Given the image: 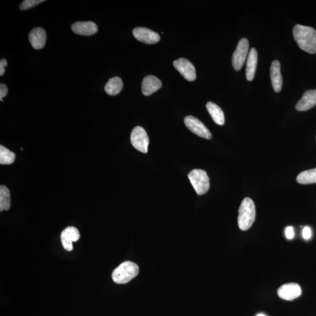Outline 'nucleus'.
Masks as SVG:
<instances>
[{
    "mask_svg": "<svg viewBox=\"0 0 316 316\" xmlns=\"http://www.w3.org/2000/svg\"><path fill=\"white\" fill-rule=\"evenodd\" d=\"M294 39L299 47L311 54L316 53V32L314 28L297 24L293 30Z\"/></svg>",
    "mask_w": 316,
    "mask_h": 316,
    "instance_id": "1",
    "label": "nucleus"
},
{
    "mask_svg": "<svg viewBox=\"0 0 316 316\" xmlns=\"http://www.w3.org/2000/svg\"><path fill=\"white\" fill-rule=\"evenodd\" d=\"M255 206L253 200L249 197L245 198L238 210V224L240 230H249L255 221Z\"/></svg>",
    "mask_w": 316,
    "mask_h": 316,
    "instance_id": "2",
    "label": "nucleus"
},
{
    "mask_svg": "<svg viewBox=\"0 0 316 316\" xmlns=\"http://www.w3.org/2000/svg\"><path fill=\"white\" fill-rule=\"evenodd\" d=\"M139 266L131 261H126L114 269L112 279L117 284L128 283L133 279L137 277L139 274Z\"/></svg>",
    "mask_w": 316,
    "mask_h": 316,
    "instance_id": "3",
    "label": "nucleus"
},
{
    "mask_svg": "<svg viewBox=\"0 0 316 316\" xmlns=\"http://www.w3.org/2000/svg\"><path fill=\"white\" fill-rule=\"evenodd\" d=\"M188 178L196 193L203 195L210 189V179L205 170L194 169L189 173Z\"/></svg>",
    "mask_w": 316,
    "mask_h": 316,
    "instance_id": "4",
    "label": "nucleus"
},
{
    "mask_svg": "<svg viewBox=\"0 0 316 316\" xmlns=\"http://www.w3.org/2000/svg\"><path fill=\"white\" fill-rule=\"evenodd\" d=\"M131 142L132 146L136 150L142 153H148V145L150 143L146 131L141 126H136L133 129L131 134Z\"/></svg>",
    "mask_w": 316,
    "mask_h": 316,
    "instance_id": "5",
    "label": "nucleus"
},
{
    "mask_svg": "<svg viewBox=\"0 0 316 316\" xmlns=\"http://www.w3.org/2000/svg\"><path fill=\"white\" fill-rule=\"evenodd\" d=\"M249 49V42L246 38H243L238 42L237 48L232 58V64L234 69L239 71L246 61Z\"/></svg>",
    "mask_w": 316,
    "mask_h": 316,
    "instance_id": "6",
    "label": "nucleus"
},
{
    "mask_svg": "<svg viewBox=\"0 0 316 316\" xmlns=\"http://www.w3.org/2000/svg\"><path fill=\"white\" fill-rule=\"evenodd\" d=\"M185 124L187 128L194 134L207 139L212 138L210 131L199 120L192 116L185 117Z\"/></svg>",
    "mask_w": 316,
    "mask_h": 316,
    "instance_id": "7",
    "label": "nucleus"
},
{
    "mask_svg": "<svg viewBox=\"0 0 316 316\" xmlns=\"http://www.w3.org/2000/svg\"><path fill=\"white\" fill-rule=\"evenodd\" d=\"M173 66L180 74L189 82L196 79V69L190 62L185 58H180L173 62Z\"/></svg>",
    "mask_w": 316,
    "mask_h": 316,
    "instance_id": "8",
    "label": "nucleus"
},
{
    "mask_svg": "<svg viewBox=\"0 0 316 316\" xmlns=\"http://www.w3.org/2000/svg\"><path fill=\"white\" fill-rule=\"evenodd\" d=\"M132 33L138 41L147 44H155L159 42L160 39L159 34L147 28H135L133 30Z\"/></svg>",
    "mask_w": 316,
    "mask_h": 316,
    "instance_id": "9",
    "label": "nucleus"
},
{
    "mask_svg": "<svg viewBox=\"0 0 316 316\" xmlns=\"http://www.w3.org/2000/svg\"><path fill=\"white\" fill-rule=\"evenodd\" d=\"M280 298L286 300H293L299 297L302 293L301 288L299 284L289 283L284 284L277 291Z\"/></svg>",
    "mask_w": 316,
    "mask_h": 316,
    "instance_id": "10",
    "label": "nucleus"
},
{
    "mask_svg": "<svg viewBox=\"0 0 316 316\" xmlns=\"http://www.w3.org/2000/svg\"><path fill=\"white\" fill-rule=\"evenodd\" d=\"M80 232L76 227H68L62 232L61 242L65 250L72 252L73 250V242H76L79 240Z\"/></svg>",
    "mask_w": 316,
    "mask_h": 316,
    "instance_id": "11",
    "label": "nucleus"
},
{
    "mask_svg": "<svg viewBox=\"0 0 316 316\" xmlns=\"http://www.w3.org/2000/svg\"><path fill=\"white\" fill-rule=\"evenodd\" d=\"M73 32L77 35L91 36L98 32V27L94 22H77L72 26Z\"/></svg>",
    "mask_w": 316,
    "mask_h": 316,
    "instance_id": "12",
    "label": "nucleus"
},
{
    "mask_svg": "<svg viewBox=\"0 0 316 316\" xmlns=\"http://www.w3.org/2000/svg\"><path fill=\"white\" fill-rule=\"evenodd\" d=\"M316 105V90H309L304 93L302 97L297 102L296 109L305 111L311 109Z\"/></svg>",
    "mask_w": 316,
    "mask_h": 316,
    "instance_id": "13",
    "label": "nucleus"
},
{
    "mask_svg": "<svg viewBox=\"0 0 316 316\" xmlns=\"http://www.w3.org/2000/svg\"><path fill=\"white\" fill-rule=\"evenodd\" d=\"M162 86V82L158 77L152 75L147 76L142 81V94L146 96L153 95L160 89Z\"/></svg>",
    "mask_w": 316,
    "mask_h": 316,
    "instance_id": "14",
    "label": "nucleus"
},
{
    "mask_svg": "<svg viewBox=\"0 0 316 316\" xmlns=\"http://www.w3.org/2000/svg\"><path fill=\"white\" fill-rule=\"evenodd\" d=\"M29 41L34 49L37 50L42 49L46 41L45 31L40 27L33 29L29 34Z\"/></svg>",
    "mask_w": 316,
    "mask_h": 316,
    "instance_id": "15",
    "label": "nucleus"
},
{
    "mask_svg": "<svg viewBox=\"0 0 316 316\" xmlns=\"http://www.w3.org/2000/svg\"><path fill=\"white\" fill-rule=\"evenodd\" d=\"M271 80L272 88L275 92H281L283 87V77L281 73V64L277 60L273 61L271 66Z\"/></svg>",
    "mask_w": 316,
    "mask_h": 316,
    "instance_id": "16",
    "label": "nucleus"
},
{
    "mask_svg": "<svg viewBox=\"0 0 316 316\" xmlns=\"http://www.w3.org/2000/svg\"><path fill=\"white\" fill-rule=\"evenodd\" d=\"M257 63H258V54L256 49L252 48L248 56L246 70V78L250 82L253 81L255 76Z\"/></svg>",
    "mask_w": 316,
    "mask_h": 316,
    "instance_id": "17",
    "label": "nucleus"
},
{
    "mask_svg": "<svg viewBox=\"0 0 316 316\" xmlns=\"http://www.w3.org/2000/svg\"><path fill=\"white\" fill-rule=\"evenodd\" d=\"M207 111L217 125L222 126L225 123L224 114L221 108L213 102H208L206 104Z\"/></svg>",
    "mask_w": 316,
    "mask_h": 316,
    "instance_id": "18",
    "label": "nucleus"
},
{
    "mask_svg": "<svg viewBox=\"0 0 316 316\" xmlns=\"http://www.w3.org/2000/svg\"><path fill=\"white\" fill-rule=\"evenodd\" d=\"M123 88V82L119 77H114L108 80L105 86V91L108 95H116L122 92Z\"/></svg>",
    "mask_w": 316,
    "mask_h": 316,
    "instance_id": "19",
    "label": "nucleus"
},
{
    "mask_svg": "<svg viewBox=\"0 0 316 316\" xmlns=\"http://www.w3.org/2000/svg\"><path fill=\"white\" fill-rule=\"evenodd\" d=\"M11 207L10 191L5 186L0 187V211L10 209Z\"/></svg>",
    "mask_w": 316,
    "mask_h": 316,
    "instance_id": "20",
    "label": "nucleus"
},
{
    "mask_svg": "<svg viewBox=\"0 0 316 316\" xmlns=\"http://www.w3.org/2000/svg\"><path fill=\"white\" fill-rule=\"evenodd\" d=\"M296 181L300 184H312L316 183V168L305 170L297 176Z\"/></svg>",
    "mask_w": 316,
    "mask_h": 316,
    "instance_id": "21",
    "label": "nucleus"
},
{
    "mask_svg": "<svg viewBox=\"0 0 316 316\" xmlns=\"http://www.w3.org/2000/svg\"><path fill=\"white\" fill-rule=\"evenodd\" d=\"M15 158L16 156L14 153L2 145L0 146V164L1 165H10L13 163Z\"/></svg>",
    "mask_w": 316,
    "mask_h": 316,
    "instance_id": "22",
    "label": "nucleus"
},
{
    "mask_svg": "<svg viewBox=\"0 0 316 316\" xmlns=\"http://www.w3.org/2000/svg\"><path fill=\"white\" fill-rule=\"evenodd\" d=\"M43 2H44V0H26V1L22 2L20 5V8L21 10H29V9L35 7Z\"/></svg>",
    "mask_w": 316,
    "mask_h": 316,
    "instance_id": "23",
    "label": "nucleus"
},
{
    "mask_svg": "<svg viewBox=\"0 0 316 316\" xmlns=\"http://www.w3.org/2000/svg\"><path fill=\"white\" fill-rule=\"evenodd\" d=\"M8 89L5 85L1 83L0 85V100L3 101V98L5 97L6 95H7Z\"/></svg>",
    "mask_w": 316,
    "mask_h": 316,
    "instance_id": "24",
    "label": "nucleus"
},
{
    "mask_svg": "<svg viewBox=\"0 0 316 316\" xmlns=\"http://www.w3.org/2000/svg\"><path fill=\"white\" fill-rule=\"evenodd\" d=\"M285 235L287 239L290 240L295 236V232H294L293 228L292 227H288L285 230Z\"/></svg>",
    "mask_w": 316,
    "mask_h": 316,
    "instance_id": "25",
    "label": "nucleus"
},
{
    "mask_svg": "<svg viewBox=\"0 0 316 316\" xmlns=\"http://www.w3.org/2000/svg\"><path fill=\"white\" fill-rule=\"evenodd\" d=\"M8 63L7 61L5 60V59H2L0 61V76H2L4 75L5 70V67L7 66Z\"/></svg>",
    "mask_w": 316,
    "mask_h": 316,
    "instance_id": "26",
    "label": "nucleus"
},
{
    "mask_svg": "<svg viewBox=\"0 0 316 316\" xmlns=\"http://www.w3.org/2000/svg\"><path fill=\"white\" fill-rule=\"evenodd\" d=\"M303 237L305 238V240H309L311 238L312 236V231L311 228L309 227H305L303 228L302 232Z\"/></svg>",
    "mask_w": 316,
    "mask_h": 316,
    "instance_id": "27",
    "label": "nucleus"
},
{
    "mask_svg": "<svg viewBox=\"0 0 316 316\" xmlns=\"http://www.w3.org/2000/svg\"><path fill=\"white\" fill-rule=\"evenodd\" d=\"M257 316H265V315H263V314H259V315H257Z\"/></svg>",
    "mask_w": 316,
    "mask_h": 316,
    "instance_id": "28",
    "label": "nucleus"
}]
</instances>
